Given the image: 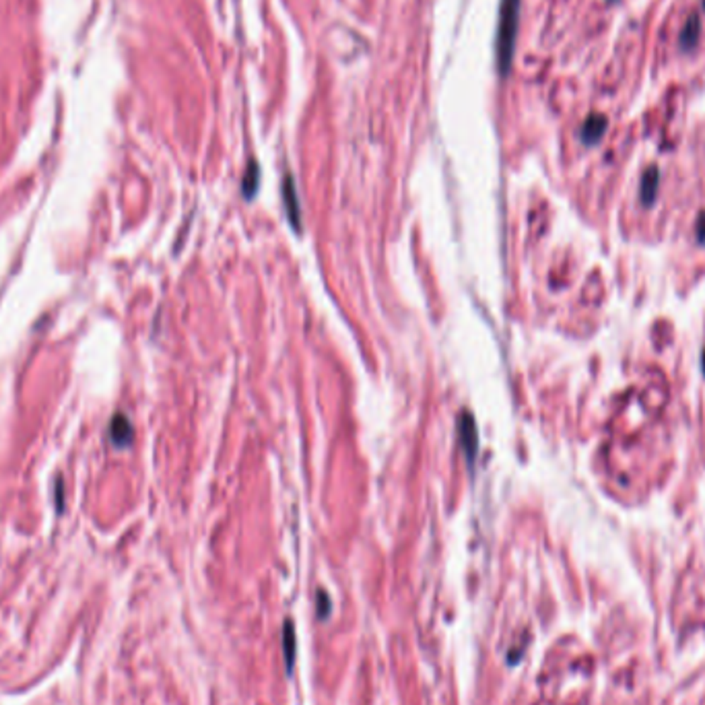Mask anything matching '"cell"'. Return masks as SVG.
<instances>
[{
    "label": "cell",
    "instance_id": "7",
    "mask_svg": "<svg viewBox=\"0 0 705 705\" xmlns=\"http://www.w3.org/2000/svg\"><path fill=\"white\" fill-rule=\"evenodd\" d=\"M258 177H260V171H258V165L252 161L250 168H247V173H245V180H243V194L250 196L256 194V188H258Z\"/></svg>",
    "mask_w": 705,
    "mask_h": 705
},
{
    "label": "cell",
    "instance_id": "8",
    "mask_svg": "<svg viewBox=\"0 0 705 705\" xmlns=\"http://www.w3.org/2000/svg\"><path fill=\"white\" fill-rule=\"evenodd\" d=\"M132 433V429H130V425H128V421L124 419V423H122V429H118V425H114L112 423V438H124V439H128V436Z\"/></svg>",
    "mask_w": 705,
    "mask_h": 705
},
{
    "label": "cell",
    "instance_id": "4",
    "mask_svg": "<svg viewBox=\"0 0 705 705\" xmlns=\"http://www.w3.org/2000/svg\"><path fill=\"white\" fill-rule=\"evenodd\" d=\"M283 194H285L287 213H289V219H291L293 227L299 229V206H297V194H295V184H293L291 175H287L285 182H283Z\"/></svg>",
    "mask_w": 705,
    "mask_h": 705
},
{
    "label": "cell",
    "instance_id": "5",
    "mask_svg": "<svg viewBox=\"0 0 705 705\" xmlns=\"http://www.w3.org/2000/svg\"><path fill=\"white\" fill-rule=\"evenodd\" d=\"M699 29H701V25H699V17H697V15H693V17L687 19L684 29H682L681 33L682 49L695 48V44H697V40H699Z\"/></svg>",
    "mask_w": 705,
    "mask_h": 705
},
{
    "label": "cell",
    "instance_id": "10",
    "mask_svg": "<svg viewBox=\"0 0 705 705\" xmlns=\"http://www.w3.org/2000/svg\"><path fill=\"white\" fill-rule=\"evenodd\" d=\"M704 367H705V357H704Z\"/></svg>",
    "mask_w": 705,
    "mask_h": 705
},
{
    "label": "cell",
    "instance_id": "6",
    "mask_svg": "<svg viewBox=\"0 0 705 705\" xmlns=\"http://www.w3.org/2000/svg\"><path fill=\"white\" fill-rule=\"evenodd\" d=\"M656 188H658V170L656 168H650V170L643 173L641 177V198L646 204H652L654 196H656Z\"/></svg>",
    "mask_w": 705,
    "mask_h": 705
},
{
    "label": "cell",
    "instance_id": "2",
    "mask_svg": "<svg viewBox=\"0 0 705 705\" xmlns=\"http://www.w3.org/2000/svg\"><path fill=\"white\" fill-rule=\"evenodd\" d=\"M460 439H462V448L468 456V460H472L477 456L479 450V438H477V425L472 421V414H462L460 421Z\"/></svg>",
    "mask_w": 705,
    "mask_h": 705
},
{
    "label": "cell",
    "instance_id": "3",
    "mask_svg": "<svg viewBox=\"0 0 705 705\" xmlns=\"http://www.w3.org/2000/svg\"><path fill=\"white\" fill-rule=\"evenodd\" d=\"M605 130H607V118L605 116H590L584 124V128H582V139H584V143L592 145L605 134Z\"/></svg>",
    "mask_w": 705,
    "mask_h": 705
},
{
    "label": "cell",
    "instance_id": "1",
    "mask_svg": "<svg viewBox=\"0 0 705 705\" xmlns=\"http://www.w3.org/2000/svg\"><path fill=\"white\" fill-rule=\"evenodd\" d=\"M518 15H520V0H501L499 31H497V64L503 74L510 71L511 58H513Z\"/></svg>",
    "mask_w": 705,
    "mask_h": 705
},
{
    "label": "cell",
    "instance_id": "9",
    "mask_svg": "<svg viewBox=\"0 0 705 705\" xmlns=\"http://www.w3.org/2000/svg\"><path fill=\"white\" fill-rule=\"evenodd\" d=\"M697 235H699V242L705 243V213L701 215L699 219V225H697Z\"/></svg>",
    "mask_w": 705,
    "mask_h": 705
}]
</instances>
